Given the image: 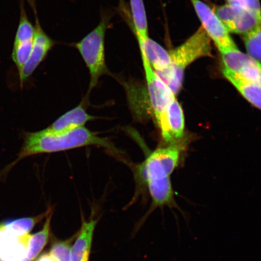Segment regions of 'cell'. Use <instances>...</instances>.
I'll list each match as a JSON object with an SVG mask.
<instances>
[{"label": "cell", "instance_id": "obj_10", "mask_svg": "<svg viewBox=\"0 0 261 261\" xmlns=\"http://www.w3.org/2000/svg\"><path fill=\"white\" fill-rule=\"evenodd\" d=\"M35 34V27L29 21L26 14L23 0L20 4V18L16 31L12 58L17 68L18 73L27 61L32 51Z\"/></svg>", "mask_w": 261, "mask_h": 261}, {"label": "cell", "instance_id": "obj_5", "mask_svg": "<svg viewBox=\"0 0 261 261\" xmlns=\"http://www.w3.org/2000/svg\"><path fill=\"white\" fill-rule=\"evenodd\" d=\"M195 11L200 18L202 27L219 50L220 52L238 48L230 33L215 12L201 0H191Z\"/></svg>", "mask_w": 261, "mask_h": 261}, {"label": "cell", "instance_id": "obj_22", "mask_svg": "<svg viewBox=\"0 0 261 261\" xmlns=\"http://www.w3.org/2000/svg\"><path fill=\"white\" fill-rule=\"evenodd\" d=\"M228 4L237 6L261 15L259 0H227Z\"/></svg>", "mask_w": 261, "mask_h": 261}, {"label": "cell", "instance_id": "obj_17", "mask_svg": "<svg viewBox=\"0 0 261 261\" xmlns=\"http://www.w3.org/2000/svg\"><path fill=\"white\" fill-rule=\"evenodd\" d=\"M134 29L139 42L148 40V20L143 0H129Z\"/></svg>", "mask_w": 261, "mask_h": 261}, {"label": "cell", "instance_id": "obj_1", "mask_svg": "<svg viewBox=\"0 0 261 261\" xmlns=\"http://www.w3.org/2000/svg\"><path fill=\"white\" fill-rule=\"evenodd\" d=\"M91 145L112 149L113 148L106 139L99 138L84 126L61 134H52L45 132L44 129L38 132L26 133L18 158L9 166V168L29 156L66 151Z\"/></svg>", "mask_w": 261, "mask_h": 261}, {"label": "cell", "instance_id": "obj_7", "mask_svg": "<svg viewBox=\"0 0 261 261\" xmlns=\"http://www.w3.org/2000/svg\"><path fill=\"white\" fill-rule=\"evenodd\" d=\"M29 1L30 2L32 8L35 13V34L30 57L24 67L22 68L21 72L19 73L21 87L24 82L31 76L39 65L45 60L48 52L55 44L54 41L45 34L41 28L37 16L34 0H29Z\"/></svg>", "mask_w": 261, "mask_h": 261}, {"label": "cell", "instance_id": "obj_15", "mask_svg": "<svg viewBox=\"0 0 261 261\" xmlns=\"http://www.w3.org/2000/svg\"><path fill=\"white\" fill-rule=\"evenodd\" d=\"M139 45L140 55H144L156 74H161L170 66L169 52L158 42L149 38L145 41L139 42Z\"/></svg>", "mask_w": 261, "mask_h": 261}, {"label": "cell", "instance_id": "obj_21", "mask_svg": "<svg viewBox=\"0 0 261 261\" xmlns=\"http://www.w3.org/2000/svg\"><path fill=\"white\" fill-rule=\"evenodd\" d=\"M76 236L64 241H57L52 244L50 253L58 261H71V244Z\"/></svg>", "mask_w": 261, "mask_h": 261}, {"label": "cell", "instance_id": "obj_9", "mask_svg": "<svg viewBox=\"0 0 261 261\" xmlns=\"http://www.w3.org/2000/svg\"><path fill=\"white\" fill-rule=\"evenodd\" d=\"M224 68L261 87V63L236 49L220 52Z\"/></svg>", "mask_w": 261, "mask_h": 261}, {"label": "cell", "instance_id": "obj_3", "mask_svg": "<svg viewBox=\"0 0 261 261\" xmlns=\"http://www.w3.org/2000/svg\"><path fill=\"white\" fill-rule=\"evenodd\" d=\"M111 16L102 15L97 27L76 44L90 74V90L96 86L99 78L108 73L106 61L105 37Z\"/></svg>", "mask_w": 261, "mask_h": 261}, {"label": "cell", "instance_id": "obj_13", "mask_svg": "<svg viewBox=\"0 0 261 261\" xmlns=\"http://www.w3.org/2000/svg\"><path fill=\"white\" fill-rule=\"evenodd\" d=\"M94 119L95 117L87 113L83 106L80 105L65 113L44 130L52 134L67 133L84 126L87 122Z\"/></svg>", "mask_w": 261, "mask_h": 261}, {"label": "cell", "instance_id": "obj_6", "mask_svg": "<svg viewBox=\"0 0 261 261\" xmlns=\"http://www.w3.org/2000/svg\"><path fill=\"white\" fill-rule=\"evenodd\" d=\"M141 57L144 67L149 102L156 122L164 113L175 95L156 73L144 55H141Z\"/></svg>", "mask_w": 261, "mask_h": 261}, {"label": "cell", "instance_id": "obj_18", "mask_svg": "<svg viewBox=\"0 0 261 261\" xmlns=\"http://www.w3.org/2000/svg\"><path fill=\"white\" fill-rule=\"evenodd\" d=\"M53 212L46 217L43 227L29 238L28 247V260L34 261L46 246L50 233V225Z\"/></svg>", "mask_w": 261, "mask_h": 261}, {"label": "cell", "instance_id": "obj_20", "mask_svg": "<svg viewBox=\"0 0 261 261\" xmlns=\"http://www.w3.org/2000/svg\"><path fill=\"white\" fill-rule=\"evenodd\" d=\"M243 38L248 55L261 63V22L243 35Z\"/></svg>", "mask_w": 261, "mask_h": 261}, {"label": "cell", "instance_id": "obj_23", "mask_svg": "<svg viewBox=\"0 0 261 261\" xmlns=\"http://www.w3.org/2000/svg\"><path fill=\"white\" fill-rule=\"evenodd\" d=\"M35 261H58L50 253H44Z\"/></svg>", "mask_w": 261, "mask_h": 261}, {"label": "cell", "instance_id": "obj_2", "mask_svg": "<svg viewBox=\"0 0 261 261\" xmlns=\"http://www.w3.org/2000/svg\"><path fill=\"white\" fill-rule=\"evenodd\" d=\"M169 52L171 65L159 76L176 95L182 87L187 68L198 59L212 57L211 38L200 27L179 46Z\"/></svg>", "mask_w": 261, "mask_h": 261}, {"label": "cell", "instance_id": "obj_8", "mask_svg": "<svg viewBox=\"0 0 261 261\" xmlns=\"http://www.w3.org/2000/svg\"><path fill=\"white\" fill-rule=\"evenodd\" d=\"M215 13L228 31L233 34H246L261 22V15L229 4L219 6Z\"/></svg>", "mask_w": 261, "mask_h": 261}, {"label": "cell", "instance_id": "obj_12", "mask_svg": "<svg viewBox=\"0 0 261 261\" xmlns=\"http://www.w3.org/2000/svg\"><path fill=\"white\" fill-rule=\"evenodd\" d=\"M31 234L16 236L0 223V261H28V247Z\"/></svg>", "mask_w": 261, "mask_h": 261}, {"label": "cell", "instance_id": "obj_14", "mask_svg": "<svg viewBox=\"0 0 261 261\" xmlns=\"http://www.w3.org/2000/svg\"><path fill=\"white\" fill-rule=\"evenodd\" d=\"M98 220L84 221L71 247V261H89L94 230Z\"/></svg>", "mask_w": 261, "mask_h": 261}, {"label": "cell", "instance_id": "obj_16", "mask_svg": "<svg viewBox=\"0 0 261 261\" xmlns=\"http://www.w3.org/2000/svg\"><path fill=\"white\" fill-rule=\"evenodd\" d=\"M225 77L233 85L247 100L261 110V87L244 80L232 71L223 68L222 70Z\"/></svg>", "mask_w": 261, "mask_h": 261}, {"label": "cell", "instance_id": "obj_19", "mask_svg": "<svg viewBox=\"0 0 261 261\" xmlns=\"http://www.w3.org/2000/svg\"><path fill=\"white\" fill-rule=\"evenodd\" d=\"M52 212V208L40 215L34 217L19 218L3 223L5 229L8 233L16 236H25L31 232L36 225L40 223L45 217H47Z\"/></svg>", "mask_w": 261, "mask_h": 261}, {"label": "cell", "instance_id": "obj_4", "mask_svg": "<svg viewBox=\"0 0 261 261\" xmlns=\"http://www.w3.org/2000/svg\"><path fill=\"white\" fill-rule=\"evenodd\" d=\"M180 149L177 145H171L159 148L146 159L141 171L143 185L152 179L169 177L178 164Z\"/></svg>", "mask_w": 261, "mask_h": 261}, {"label": "cell", "instance_id": "obj_11", "mask_svg": "<svg viewBox=\"0 0 261 261\" xmlns=\"http://www.w3.org/2000/svg\"><path fill=\"white\" fill-rule=\"evenodd\" d=\"M158 124L163 140L174 145L184 138L185 116L184 111L176 97L173 98Z\"/></svg>", "mask_w": 261, "mask_h": 261}]
</instances>
